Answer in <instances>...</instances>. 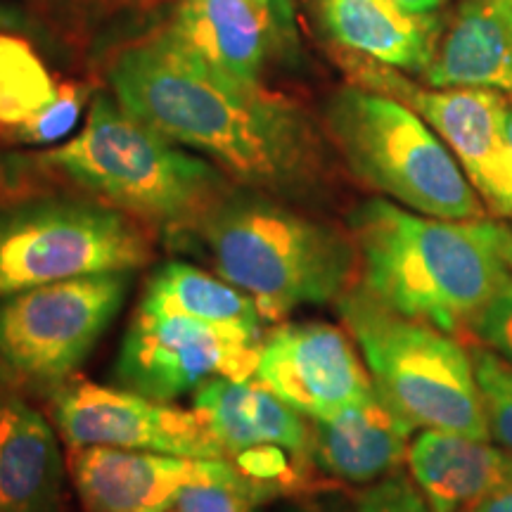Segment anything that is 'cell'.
<instances>
[{
	"instance_id": "28",
	"label": "cell",
	"mask_w": 512,
	"mask_h": 512,
	"mask_svg": "<svg viewBox=\"0 0 512 512\" xmlns=\"http://www.w3.org/2000/svg\"><path fill=\"white\" fill-rule=\"evenodd\" d=\"M38 192H41V188L31 178L27 162L0 157V209L34 200Z\"/></svg>"
},
{
	"instance_id": "27",
	"label": "cell",
	"mask_w": 512,
	"mask_h": 512,
	"mask_svg": "<svg viewBox=\"0 0 512 512\" xmlns=\"http://www.w3.org/2000/svg\"><path fill=\"white\" fill-rule=\"evenodd\" d=\"M470 330L484 347H489L503 361L512 363V278L484 306Z\"/></svg>"
},
{
	"instance_id": "23",
	"label": "cell",
	"mask_w": 512,
	"mask_h": 512,
	"mask_svg": "<svg viewBox=\"0 0 512 512\" xmlns=\"http://www.w3.org/2000/svg\"><path fill=\"white\" fill-rule=\"evenodd\" d=\"M91 100V86L79 81H64L50 105L17 126L0 128V138L19 145H50L67 138L79 124L83 107Z\"/></svg>"
},
{
	"instance_id": "12",
	"label": "cell",
	"mask_w": 512,
	"mask_h": 512,
	"mask_svg": "<svg viewBox=\"0 0 512 512\" xmlns=\"http://www.w3.org/2000/svg\"><path fill=\"white\" fill-rule=\"evenodd\" d=\"M256 380L309 420H332L375 396L347 332L323 320L278 325L261 342Z\"/></svg>"
},
{
	"instance_id": "31",
	"label": "cell",
	"mask_w": 512,
	"mask_h": 512,
	"mask_svg": "<svg viewBox=\"0 0 512 512\" xmlns=\"http://www.w3.org/2000/svg\"><path fill=\"white\" fill-rule=\"evenodd\" d=\"M22 24H24L22 12L15 10V8H10V5L0 3V31L22 27Z\"/></svg>"
},
{
	"instance_id": "34",
	"label": "cell",
	"mask_w": 512,
	"mask_h": 512,
	"mask_svg": "<svg viewBox=\"0 0 512 512\" xmlns=\"http://www.w3.org/2000/svg\"><path fill=\"white\" fill-rule=\"evenodd\" d=\"M166 512H178V510H176V508H169V510H166Z\"/></svg>"
},
{
	"instance_id": "18",
	"label": "cell",
	"mask_w": 512,
	"mask_h": 512,
	"mask_svg": "<svg viewBox=\"0 0 512 512\" xmlns=\"http://www.w3.org/2000/svg\"><path fill=\"white\" fill-rule=\"evenodd\" d=\"M64 465L48 420L0 387V512H55Z\"/></svg>"
},
{
	"instance_id": "8",
	"label": "cell",
	"mask_w": 512,
	"mask_h": 512,
	"mask_svg": "<svg viewBox=\"0 0 512 512\" xmlns=\"http://www.w3.org/2000/svg\"><path fill=\"white\" fill-rule=\"evenodd\" d=\"M128 285V273H100L0 297V380L62 389L117 318Z\"/></svg>"
},
{
	"instance_id": "35",
	"label": "cell",
	"mask_w": 512,
	"mask_h": 512,
	"mask_svg": "<svg viewBox=\"0 0 512 512\" xmlns=\"http://www.w3.org/2000/svg\"><path fill=\"white\" fill-rule=\"evenodd\" d=\"M510 264H512V247H510Z\"/></svg>"
},
{
	"instance_id": "16",
	"label": "cell",
	"mask_w": 512,
	"mask_h": 512,
	"mask_svg": "<svg viewBox=\"0 0 512 512\" xmlns=\"http://www.w3.org/2000/svg\"><path fill=\"white\" fill-rule=\"evenodd\" d=\"M406 463L434 512H467L512 482L510 451L458 432L422 430Z\"/></svg>"
},
{
	"instance_id": "13",
	"label": "cell",
	"mask_w": 512,
	"mask_h": 512,
	"mask_svg": "<svg viewBox=\"0 0 512 512\" xmlns=\"http://www.w3.org/2000/svg\"><path fill=\"white\" fill-rule=\"evenodd\" d=\"M228 460L181 458L114 446H72L69 470L88 512H166L188 484L219 477Z\"/></svg>"
},
{
	"instance_id": "10",
	"label": "cell",
	"mask_w": 512,
	"mask_h": 512,
	"mask_svg": "<svg viewBox=\"0 0 512 512\" xmlns=\"http://www.w3.org/2000/svg\"><path fill=\"white\" fill-rule=\"evenodd\" d=\"M358 86L401 100L444 140L475 190L501 216L512 219V152L505 136L508 95L491 88H422L394 67L347 55Z\"/></svg>"
},
{
	"instance_id": "6",
	"label": "cell",
	"mask_w": 512,
	"mask_h": 512,
	"mask_svg": "<svg viewBox=\"0 0 512 512\" xmlns=\"http://www.w3.org/2000/svg\"><path fill=\"white\" fill-rule=\"evenodd\" d=\"M325 124L358 181L434 219H484L486 207L434 128L401 100L347 86L332 95Z\"/></svg>"
},
{
	"instance_id": "7",
	"label": "cell",
	"mask_w": 512,
	"mask_h": 512,
	"mask_svg": "<svg viewBox=\"0 0 512 512\" xmlns=\"http://www.w3.org/2000/svg\"><path fill=\"white\" fill-rule=\"evenodd\" d=\"M152 256L150 226L93 197H34L0 209V297L83 275L133 273Z\"/></svg>"
},
{
	"instance_id": "22",
	"label": "cell",
	"mask_w": 512,
	"mask_h": 512,
	"mask_svg": "<svg viewBox=\"0 0 512 512\" xmlns=\"http://www.w3.org/2000/svg\"><path fill=\"white\" fill-rule=\"evenodd\" d=\"M55 93L57 83L27 38L0 31V128L31 119Z\"/></svg>"
},
{
	"instance_id": "1",
	"label": "cell",
	"mask_w": 512,
	"mask_h": 512,
	"mask_svg": "<svg viewBox=\"0 0 512 512\" xmlns=\"http://www.w3.org/2000/svg\"><path fill=\"white\" fill-rule=\"evenodd\" d=\"M110 83L126 112L240 188L292 197L316 181V133L299 107L223 74L171 29L121 50Z\"/></svg>"
},
{
	"instance_id": "11",
	"label": "cell",
	"mask_w": 512,
	"mask_h": 512,
	"mask_svg": "<svg viewBox=\"0 0 512 512\" xmlns=\"http://www.w3.org/2000/svg\"><path fill=\"white\" fill-rule=\"evenodd\" d=\"M53 413L57 430L69 446H114L226 460L219 439L200 411H183L131 389L95 382L64 384L53 394Z\"/></svg>"
},
{
	"instance_id": "4",
	"label": "cell",
	"mask_w": 512,
	"mask_h": 512,
	"mask_svg": "<svg viewBox=\"0 0 512 512\" xmlns=\"http://www.w3.org/2000/svg\"><path fill=\"white\" fill-rule=\"evenodd\" d=\"M34 166L107 207L164 230L169 245L190 233L233 190L214 162L183 152L110 95H95L81 131L36 155Z\"/></svg>"
},
{
	"instance_id": "19",
	"label": "cell",
	"mask_w": 512,
	"mask_h": 512,
	"mask_svg": "<svg viewBox=\"0 0 512 512\" xmlns=\"http://www.w3.org/2000/svg\"><path fill=\"white\" fill-rule=\"evenodd\" d=\"M323 17L349 53L403 72H425L439 38L434 15H411L394 0H323Z\"/></svg>"
},
{
	"instance_id": "21",
	"label": "cell",
	"mask_w": 512,
	"mask_h": 512,
	"mask_svg": "<svg viewBox=\"0 0 512 512\" xmlns=\"http://www.w3.org/2000/svg\"><path fill=\"white\" fill-rule=\"evenodd\" d=\"M140 306L164 313H183L216 325H235L264 337V316L247 292L230 285L221 275H211L185 261H169L159 266L147 280Z\"/></svg>"
},
{
	"instance_id": "25",
	"label": "cell",
	"mask_w": 512,
	"mask_h": 512,
	"mask_svg": "<svg viewBox=\"0 0 512 512\" xmlns=\"http://www.w3.org/2000/svg\"><path fill=\"white\" fill-rule=\"evenodd\" d=\"M271 501L264 489L249 482L235 467L219 477L188 484L176 496L178 512H256Z\"/></svg>"
},
{
	"instance_id": "32",
	"label": "cell",
	"mask_w": 512,
	"mask_h": 512,
	"mask_svg": "<svg viewBox=\"0 0 512 512\" xmlns=\"http://www.w3.org/2000/svg\"><path fill=\"white\" fill-rule=\"evenodd\" d=\"M505 136H508V145H510V152H512V107L508 112V121H505Z\"/></svg>"
},
{
	"instance_id": "26",
	"label": "cell",
	"mask_w": 512,
	"mask_h": 512,
	"mask_svg": "<svg viewBox=\"0 0 512 512\" xmlns=\"http://www.w3.org/2000/svg\"><path fill=\"white\" fill-rule=\"evenodd\" d=\"M356 512H434L427 496L403 472H392L380 482L368 484L356 496Z\"/></svg>"
},
{
	"instance_id": "30",
	"label": "cell",
	"mask_w": 512,
	"mask_h": 512,
	"mask_svg": "<svg viewBox=\"0 0 512 512\" xmlns=\"http://www.w3.org/2000/svg\"><path fill=\"white\" fill-rule=\"evenodd\" d=\"M394 3L406 12H411V15L430 17L446 3V0H394Z\"/></svg>"
},
{
	"instance_id": "3",
	"label": "cell",
	"mask_w": 512,
	"mask_h": 512,
	"mask_svg": "<svg viewBox=\"0 0 512 512\" xmlns=\"http://www.w3.org/2000/svg\"><path fill=\"white\" fill-rule=\"evenodd\" d=\"M171 247L204 252L216 275L254 299L264 320L339 302L358 275L351 233L249 188L230 190Z\"/></svg>"
},
{
	"instance_id": "29",
	"label": "cell",
	"mask_w": 512,
	"mask_h": 512,
	"mask_svg": "<svg viewBox=\"0 0 512 512\" xmlns=\"http://www.w3.org/2000/svg\"><path fill=\"white\" fill-rule=\"evenodd\" d=\"M467 512H512V482H508Z\"/></svg>"
},
{
	"instance_id": "17",
	"label": "cell",
	"mask_w": 512,
	"mask_h": 512,
	"mask_svg": "<svg viewBox=\"0 0 512 512\" xmlns=\"http://www.w3.org/2000/svg\"><path fill=\"white\" fill-rule=\"evenodd\" d=\"M192 408L209 422L226 460L261 444L283 446L311 460V422L259 380L214 377L192 392Z\"/></svg>"
},
{
	"instance_id": "24",
	"label": "cell",
	"mask_w": 512,
	"mask_h": 512,
	"mask_svg": "<svg viewBox=\"0 0 512 512\" xmlns=\"http://www.w3.org/2000/svg\"><path fill=\"white\" fill-rule=\"evenodd\" d=\"M475 366L479 396L489 425V437L512 453V363L503 361L491 349L470 351Z\"/></svg>"
},
{
	"instance_id": "33",
	"label": "cell",
	"mask_w": 512,
	"mask_h": 512,
	"mask_svg": "<svg viewBox=\"0 0 512 512\" xmlns=\"http://www.w3.org/2000/svg\"><path fill=\"white\" fill-rule=\"evenodd\" d=\"M283 512H316V510L306 508V505H292V508H285Z\"/></svg>"
},
{
	"instance_id": "14",
	"label": "cell",
	"mask_w": 512,
	"mask_h": 512,
	"mask_svg": "<svg viewBox=\"0 0 512 512\" xmlns=\"http://www.w3.org/2000/svg\"><path fill=\"white\" fill-rule=\"evenodd\" d=\"M415 427L375 392L332 420H311V463L347 484H375L408 458Z\"/></svg>"
},
{
	"instance_id": "20",
	"label": "cell",
	"mask_w": 512,
	"mask_h": 512,
	"mask_svg": "<svg viewBox=\"0 0 512 512\" xmlns=\"http://www.w3.org/2000/svg\"><path fill=\"white\" fill-rule=\"evenodd\" d=\"M171 31L223 74L259 83L271 31L266 0H185Z\"/></svg>"
},
{
	"instance_id": "2",
	"label": "cell",
	"mask_w": 512,
	"mask_h": 512,
	"mask_svg": "<svg viewBox=\"0 0 512 512\" xmlns=\"http://www.w3.org/2000/svg\"><path fill=\"white\" fill-rule=\"evenodd\" d=\"M358 275L377 302L460 335L512 278V230L486 219L448 221L387 200L349 214Z\"/></svg>"
},
{
	"instance_id": "36",
	"label": "cell",
	"mask_w": 512,
	"mask_h": 512,
	"mask_svg": "<svg viewBox=\"0 0 512 512\" xmlns=\"http://www.w3.org/2000/svg\"><path fill=\"white\" fill-rule=\"evenodd\" d=\"M266 3H271V0H266Z\"/></svg>"
},
{
	"instance_id": "5",
	"label": "cell",
	"mask_w": 512,
	"mask_h": 512,
	"mask_svg": "<svg viewBox=\"0 0 512 512\" xmlns=\"http://www.w3.org/2000/svg\"><path fill=\"white\" fill-rule=\"evenodd\" d=\"M377 394L415 430H446L491 439L472 356L456 337L401 316L361 283L337 302Z\"/></svg>"
},
{
	"instance_id": "9",
	"label": "cell",
	"mask_w": 512,
	"mask_h": 512,
	"mask_svg": "<svg viewBox=\"0 0 512 512\" xmlns=\"http://www.w3.org/2000/svg\"><path fill=\"white\" fill-rule=\"evenodd\" d=\"M261 342L264 337L235 325L138 304L114 373L124 389L155 401H176L214 377L247 380L256 375Z\"/></svg>"
},
{
	"instance_id": "15",
	"label": "cell",
	"mask_w": 512,
	"mask_h": 512,
	"mask_svg": "<svg viewBox=\"0 0 512 512\" xmlns=\"http://www.w3.org/2000/svg\"><path fill=\"white\" fill-rule=\"evenodd\" d=\"M432 88H491L512 98V0H463L422 72Z\"/></svg>"
}]
</instances>
